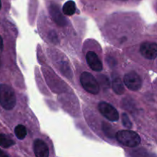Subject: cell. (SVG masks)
Instances as JSON below:
<instances>
[{"instance_id": "6da1fadb", "label": "cell", "mask_w": 157, "mask_h": 157, "mask_svg": "<svg viewBox=\"0 0 157 157\" xmlns=\"http://www.w3.org/2000/svg\"><path fill=\"white\" fill-rule=\"evenodd\" d=\"M0 105L5 110H10L16 105V96L12 87L6 84H0Z\"/></svg>"}, {"instance_id": "7a4b0ae2", "label": "cell", "mask_w": 157, "mask_h": 157, "mask_svg": "<svg viewBox=\"0 0 157 157\" xmlns=\"http://www.w3.org/2000/svg\"><path fill=\"white\" fill-rule=\"evenodd\" d=\"M117 140L124 147H136L141 142L140 136L134 131L129 130H120L115 134Z\"/></svg>"}, {"instance_id": "3957f363", "label": "cell", "mask_w": 157, "mask_h": 157, "mask_svg": "<svg viewBox=\"0 0 157 157\" xmlns=\"http://www.w3.org/2000/svg\"><path fill=\"white\" fill-rule=\"evenodd\" d=\"M80 81L83 88L91 94H98L100 86L96 78L89 72H83L80 77Z\"/></svg>"}, {"instance_id": "277c9868", "label": "cell", "mask_w": 157, "mask_h": 157, "mask_svg": "<svg viewBox=\"0 0 157 157\" xmlns=\"http://www.w3.org/2000/svg\"><path fill=\"white\" fill-rule=\"evenodd\" d=\"M98 110L100 113L108 121L116 122L119 120V113L114 107L105 101H101L98 104Z\"/></svg>"}, {"instance_id": "5b68a950", "label": "cell", "mask_w": 157, "mask_h": 157, "mask_svg": "<svg viewBox=\"0 0 157 157\" xmlns=\"http://www.w3.org/2000/svg\"><path fill=\"white\" fill-rule=\"evenodd\" d=\"M124 84L127 88L133 91H136L141 88L143 84L140 76L135 71H130L124 75Z\"/></svg>"}, {"instance_id": "8992f818", "label": "cell", "mask_w": 157, "mask_h": 157, "mask_svg": "<svg viewBox=\"0 0 157 157\" xmlns=\"http://www.w3.org/2000/svg\"><path fill=\"white\" fill-rule=\"evenodd\" d=\"M140 52L146 59H156L157 56V44L155 42H148V41L142 43L140 47Z\"/></svg>"}, {"instance_id": "52a82bcc", "label": "cell", "mask_w": 157, "mask_h": 157, "mask_svg": "<svg viewBox=\"0 0 157 157\" xmlns=\"http://www.w3.org/2000/svg\"><path fill=\"white\" fill-rule=\"evenodd\" d=\"M49 13H50L52 20L58 26L64 27L67 25V19L65 18V17L63 16L61 12H60L59 8L57 5L52 4L49 6Z\"/></svg>"}, {"instance_id": "ba28073f", "label": "cell", "mask_w": 157, "mask_h": 157, "mask_svg": "<svg viewBox=\"0 0 157 157\" xmlns=\"http://www.w3.org/2000/svg\"><path fill=\"white\" fill-rule=\"evenodd\" d=\"M86 61L89 67L94 71H101L103 64L98 55L94 52H88L86 55Z\"/></svg>"}, {"instance_id": "9c48e42d", "label": "cell", "mask_w": 157, "mask_h": 157, "mask_svg": "<svg viewBox=\"0 0 157 157\" xmlns=\"http://www.w3.org/2000/svg\"><path fill=\"white\" fill-rule=\"evenodd\" d=\"M33 150L37 157H48L49 156V150L48 145L41 140H35L34 141Z\"/></svg>"}, {"instance_id": "30bf717a", "label": "cell", "mask_w": 157, "mask_h": 157, "mask_svg": "<svg viewBox=\"0 0 157 157\" xmlns=\"http://www.w3.org/2000/svg\"><path fill=\"white\" fill-rule=\"evenodd\" d=\"M112 87H113V91L118 95H122L125 92V88H124V85L123 84L122 80L117 75H115V76L113 77Z\"/></svg>"}, {"instance_id": "8fae6325", "label": "cell", "mask_w": 157, "mask_h": 157, "mask_svg": "<svg viewBox=\"0 0 157 157\" xmlns=\"http://www.w3.org/2000/svg\"><path fill=\"white\" fill-rule=\"evenodd\" d=\"M62 11L65 15H67V16L73 15L76 12V5H75V2L72 0L66 2L63 6Z\"/></svg>"}, {"instance_id": "7c38bea8", "label": "cell", "mask_w": 157, "mask_h": 157, "mask_svg": "<svg viewBox=\"0 0 157 157\" xmlns=\"http://www.w3.org/2000/svg\"><path fill=\"white\" fill-rule=\"evenodd\" d=\"M102 130L107 137L110 138V139H113L114 138L115 134H116L115 130L112 127V126L109 124L108 123L105 122V121L102 122Z\"/></svg>"}, {"instance_id": "4fadbf2b", "label": "cell", "mask_w": 157, "mask_h": 157, "mask_svg": "<svg viewBox=\"0 0 157 157\" xmlns=\"http://www.w3.org/2000/svg\"><path fill=\"white\" fill-rule=\"evenodd\" d=\"M15 145V141L3 133H0V147L7 149Z\"/></svg>"}, {"instance_id": "5bb4252c", "label": "cell", "mask_w": 157, "mask_h": 157, "mask_svg": "<svg viewBox=\"0 0 157 157\" xmlns=\"http://www.w3.org/2000/svg\"><path fill=\"white\" fill-rule=\"evenodd\" d=\"M15 134L16 137L18 140H21L25 139V136H27V130L26 127L22 124H18L15 127Z\"/></svg>"}, {"instance_id": "9a60e30c", "label": "cell", "mask_w": 157, "mask_h": 157, "mask_svg": "<svg viewBox=\"0 0 157 157\" xmlns=\"http://www.w3.org/2000/svg\"><path fill=\"white\" fill-rule=\"evenodd\" d=\"M98 84L99 86H101L104 90H107L110 87V81H109V78H107L106 75H100L98 76Z\"/></svg>"}, {"instance_id": "2e32d148", "label": "cell", "mask_w": 157, "mask_h": 157, "mask_svg": "<svg viewBox=\"0 0 157 157\" xmlns=\"http://www.w3.org/2000/svg\"><path fill=\"white\" fill-rule=\"evenodd\" d=\"M122 123L123 125L127 127V128L130 129L132 127V123L127 113H124L122 114Z\"/></svg>"}, {"instance_id": "e0dca14e", "label": "cell", "mask_w": 157, "mask_h": 157, "mask_svg": "<svg viewBox=\"0 0 157 157\" xmlns=\"http://www.w3.org/2000/svg\"><path fill=\"white\" fill-rule=\"evenodd\" d=\"M48 38H49V39L52 41V42L55 43V44H56V43H58V35H57L56 32H54V31H52V32L49 33Z\"/></svg>"}, {"instance_id": "ac0fdd59", "label": "cell", "mask_w": 157, "mask_h": 157, "mask_svg": "<svg viewBox=\"0 0 157 157\" xmlns=\"http://www.w3.org/2000/svg\"><path fill=\"white\" fill-rule=\"evenodd\" d=\"M106 61H107V64H110V66H115V64H116V61H115L114 58H112V57H108V58H107V60H106Z\"/></svg>"}, {"instance_id": "d6986e66", "label": "cell", "mask_w": 157, "mask_h": 157, "mask_svg": "<svg viewBox=\"0 0 157 157\" xmlns=\"http://www.w3.org/2000/svg\"><path fill=\"white\" fill-rule=\"evenodd\" d=\"M3 51V41H2V38L0 35V55L2 54Z\"/></svg>"}, {"instance_id": "ffe728a7", "label": "cell", "mask_w": 157, "mask_h": 157, "mask_svg": "<svg viewBox=\"0 0 157 157\" xmlns=\"http://www.w3.org/2000/svg\"><path fill=\"white\" fill-rule=\"evenodd\" d=\"M0 156H8V155L5 154L4 153H2V152L1 150H0Z\"/></svg>"}, {"instance_id": "44dd1931", "label": "cell", "mask_w": 157, "mask_h": 157, "mask_svg": "<svg viewBox=\"0 0 157 157\" xmlns=\"http://www.w3.org/2000/svg\"><path fill=\"white\" fill-rule=\"evenodd\" d=\"M1 8H2V2L1 0H0V9H1Z\"/></svg>"}, {"instance_id": "7402d4cb", "label": "cell", "mask_w": 157, "mask_h": 157, "mask_svg": "<svg viewBox=\"0 0 157 157\" xmlns=\"http://www.w3.org/2000/svg\"><path fill=\"white\" fill-rule=\"evenodd\" d=\"M121 1H127V0H121Z\"/></svg>"}]
</instances>
